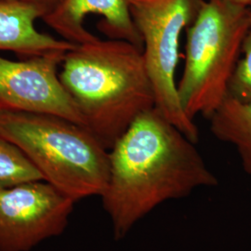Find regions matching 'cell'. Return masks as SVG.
<instances>
[{
    "instance_id": "7c38bea8",
    "label": "cell",
    "mask_w": 251,
    "mask_h": 251,
    "mask_svg": "<svg viewBox=\"0 0 251 251\" xmlns=\"http://www.w3.org/2000/svg\"><path fill=\"white\" fill-rule=\"evenodd\" d=\"M228 96L243 101L251 100V14L250 27L243 41L240 58L229 84Z\"/></svg>"
},
{
    "instance_id": "ba28073f",
    "label": "cell",
    "mask_w": 251,
    "mask_h": 251,
    "mask_svg": "<svg viewBox=\"0 0 251 251\" xmlns=\"http://www.w3.org/2000/svg\"><path fill=\"white\" fill-rule=\"evenodd\" d=\"M89 15L100 17L97 27L109 39L124 40L143 49L128 0H63L42 21L61 39L82 45L99 38L85 27V20Z\"/></svg>"
},
{
    "instance_id": "52a82bcc",
    "label": "cell",
    "mask_w": 251,
    "mask_h": 251,
    "mask_svg": "<svg viewBox=\"0 0 251 251\" xmlns=\"http://www.w3.org/2000/svg\"><path fill=\"white\" fill-rule=\"evenodd\" d=\"M67 52L21 61L0 56V111L54 115L85 127L78 108L59 76Z\"/></svg>"
},
{
    "instance_id": "3957f363",
    "label": "cell",
    "mask_w": 251,
    "mask_h": 251,
    "mask_svg": "<svg viewBox=\"0 0 251 251\" xmlns=\"http://www.w3.org/2000/svg\"><path fill=\"white\" fill-rule=\"evenodd\" d=\"M0 135L75 202L100 197L106 187L109 150L83 126L54 115L0 111Z\"/></svg>"
},
{
    "instance_id": "8fae6325",
    "label": "cell",
    "mask_w": 251,
    "mask_h": 251,
    "mask_svg": "<svg viewBox=\"0 0 251 251\" xmlns=\"http://www.w3.org/2000/svg\"><path fill=\"white\" fill-rule=\"evenodd\" d=\"M42 179L39 172L15 144L0 135V188Z\"/></svg>"
},
{
    "instance_id": "5b68a950",
    "label": "cell",
    "mask_w": 251,
    "mask_h": 251,
    "mask_svg": "<svg viewBox=\"0 0 251 251\" xmlns=\"http://www.w3.org/2000/svg\"><path fill=\"white\" fill-rule=\"evenodd\" d=\"M128 1L143 41V57L152 83L155 108L197 144L198 127L181 107L176 70L180 37L194 21L202 0Z\"/></svg>"
},
{
    "instance_id": "9c48e42d",
    "label": "cell",
    "mask_w": 251,
    "mask_h": 251,
    "mask_svg": "<svg viewBox=\"0 0 251 251\" xmlns=\"http://www.w3.org/2000/svg\"><path fill=\"white\" fill-rule=\"evenodd\" d=\"M43 17L44 13L34 6L0 0V51L30 58L65 53L76 46L38 31L36 22Z\"/></svg>"
},
{
    "instance_id": "5bb4252c",
    "label": "cell",
    "mask_w": 251,
    "mask_h": 251,
    "mask_svg": "<svg viewBox=\"0 0 251 251\" xmlns=\"http://www.w3.org/2000/svg\"><path fill=\"white\" fill-rule=\"evenodd\" d=\"M229 1L233 4L243 6V7H247V8H251V0H226Z\"/></svg>"
},
{
    "instance_id": "8992f818",
    "label": "cell",
    "mask_w": 251,
    "mask_h": 251,
    "mask_svg": "<svg viewBox=\"0 0 251 251\" xmlns=\"http://www.w3.org/2000/svg\"><path fill=\"white\" fill-rule=\"evenodd\" d=\"M75 202L43 179L0 188V251H30L65 231Z\"/></svg>"
},
{
    "instance_id": "277c9868",
    "label": "cell",
    "mask_w": 251,
    "mask_h": 251,
    "mask_svg": "<svg viewBox=\"0 0 251 251\" xmlns=\"http://www.w3.org/2000/svg\"><path fill=\"white\" fill-rule=\"evenodd\" d=\"M251 8L226 0H202L189 25L178 93L192 120L210 117L228 96L251 23Z\"/></svg>"
},
{
    "instance_id": "6da1fadb",
    "label": "cell",
    "mask_w": 251,
    "mask_h": 251,
    "mask_svg": "<svg viewBox=\"0 0 251 251\" xmlns=\"http://www.w3.org/2000/svg\"><path fill=\"white\" fill-rule=\"evenodd\" d=\"M218 184L196 143L152 108L109 149V178L101 198L121 240L153 209Z\"/></svg>"
},
{
    "instance_id": "7a4b0ae2",
    "label": "cell",
    "mask_w": 251,
    "mask_h": 251,
    "mask_svg": "<svg viewBox=\"0 0 251 251\" xmlns=\"http://www.w3.org/2000/svg\"><path fill=\"white\" fill-rule=\"evenodd\" d=\"M85 127L106 149L135 120L155 107L142 49L124 40H97L65 54L59 71Z\"/></svg>"
},
{
    "instance_id": "30bf717a",
    "label": "cell",
    "mask_w": 251,
    "mask_h": 251,
    "mask_svg": "<svg viewBox=\"0 0 251 251\" xmlns=\"http://www.w3.org/2000/svg\"><path fill=\"white\" fill-rule=\"evenodd\" d=\"M209 119L211 132L218 140L233 145L244 171L251 176V100L227 96Z\"/></svg>"
},
{
    "instance_id": "4fadbf2b",
    "label": "cell",
    "mask_w": 251,
    "mask_h": 251,
    "mask_svg": "<svg viewBox=\"0 0 251 251\" xmlns=\"http://www.w3.org/2000/svg\"><path fill=\"white\" fill-rule=\"evenodd\" d=\"M12 1H17L27 5L34 6L37 9H40L45 16L49 12L53 10L63 0H12Z\"/></svg>"
}]
</instances>
